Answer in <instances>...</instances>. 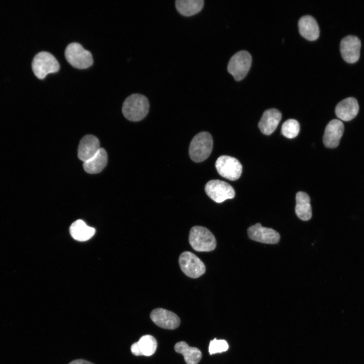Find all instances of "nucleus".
Here are the masks:
<instances>
[{"label": "nucleus", "instance_id": "5", "mask_svg": "<svg viewBox=\"0 0 364 364\" xmlns=\"http://www.w3.org/2000/svg\"><path fill=\"white\" fill-rule=\"evenodd\" d=\"M65 56L72 66L78 69L87 68L93 63L91 53L77 42H72L67 46Z\"/></svg>", "mask_w": 364, "mask_h": 364}, {"label": "nucleus", "instance_id": "1", "mask_svg": "<svg viewBox=\"0 0 364 364\" xmlns=\"http://www.w3.org/2000/svg\"><path fill=\"white\" fill-rule=\"evenodd\" d=\"M150 104L148 99L140 94H133L128 96L122 105L124 116L132 121H139L148 114Z\"/></svg>", "mask_w": 364, "mask_h": 364}, {"label": "nucleus", "instance_id": "11", "mask_svg": "<svg viewBox=\"0 0 364 364\" xmlns=\"http://www.w3.org/2000/svg\"><path fill=\"white\" fill-rule=\"evenodd\" d=\"M361 41L355 35H349L342 39L340 42V52L343 59L347 63L357 62L360 56Z\"/></svg>", "mask_w": 364, "mask_h": 364}, {"label": "nucleus", "instance_id": "16", "mask_svg": "<svg viewBox=\"0 0 364 364\" xmlns=\"http://www.w3.org/2000/svg\"><path fill=\"white\" fill-rule=\"evenodd\" d=\"M358 110L357 100L353 97H349L338 103L335 108V113L341 120L348 121L357 115Z\"/></svg>", "mask_w": 364, "mask_h": 364}, {"label": "nucleus", "instance_id": "22", "mask_svg": "<svg viewBox=\"0 0 364 364\" xmlns=\"http://www.w3.org/2000/svg\"><path fill=\"white\" fill-rule=\"evenodd\" d=\"M203 0H176L175 7L179 13L185 16H191L200 12L203 8Z\"/></svg>", "mask_w": 364, "mask_h": 364}, {"label": "nucleus", "instance_id": "21", "mask_svg": "<svg viewBox=\"0 0 364 364\" xmlns=\"http://www.w3.org/2000/svg\"><path fill=\"white\" fill-rule=\"evenodd\" d=\"M174 349L184 356L187 364H197L202 357V353L198 348L190 347L184 341L176 343Z\"/></svg>", "mask_w": 364, "mask_h": 364}, {"label": "nucleus", "instance_id": "3", "mask_svg": "<svg viewBox=\"0 0 364 364\" xmlns=\"http://www.w3.org/2000/svg\"><path fill=\"white\" fill-rule=\"evenodd\" d=\"M213 148V139L208 132L197 133L192 140L189 147V155L195 162L206 160L210 155Z\"/></svg>", "mask_w": 364, "mask_h": 364}, {"label": "nucleus", "instance_id": "2", "mask_svg": "<svg viewBox=\"0 0 364 364\" xmlns=\"http://www.w3.org/2000/svg\"><path fill=\"white\" fill-rule=\"evenodd\" d=\"M189 241L192 248L198 252H209L215 249L216 239L207 228L196 225L192 227L189 233Z\"/></svg>", "mask_w": 364, "mask_h": 364}, {"label": "nucleus", "instance_id": "8", "mask_svg": "<svg viewBox=\"0 0 364 364\" xmlns=\"http://www.w3.org/2000/svg\"><path fill=\"white\" fill-rule=\"evenodd\" d=\"M205 191L209 198L218 203L233 199L235 196V190L232 186L218 179L209 181L205 185Z\"/></svg>", "mask_w": 364, "mask_h": 364}, {"label": "nucleus", "instance_id": "9", "mask_svg": "<svg viewBox=\"0 0 364 364\" xmlns=\"http://www.w3.org/2000/svg\"><path fill=\"white\" fill-rule=\"evenodd\" d=\"M218 174L231 180H236L241 176L242 166L236 158L226 155L219 157L215 162Z\"/></svg>", "mask_w": 364, "mask_h": 364}, {"label": "nucleus", "instance_id": "15", "mask_svg": "<svg viewBox=\"0 0 364 364\" xmlns=\"http://www.w3.org/2000/svg\"><path fill=\"white\" fill-rule=\"evenodd\" d=\"M282 118V114L277 109L265 110L258 123L261 132L265 135L271 134L276 129Z\"/></svg>", "mask_w": 364, "mask_h": 364}, {"label": "nucleus", "instance_id": "4", "mask_svg": "<svg viewBox=\"0 0 364 364\" xmlns=\"http://www.w3.org/2000/svg\"><path fill=\"white\" fill-rule=\"evenodd\" d=\"M32 68L34 75L43 79L47 74L57 72L60 65L56 58L48 52H40L33 58Z\"/></svg>", "mask_w": 364, "mask_h": 364}, {"label": "nucleus", "instance_id": "10", "mask_svg": "<svg viewBox=\"0 0 364 364\" xmlns=\"http://www.w3.org/2000/svg\"><path fill=\"white\" fill-rule=\"evenodd\" d=\"M247 234L251 240L263 243L275 244L280 239V235L276 231L262 226L259 222L250 226Z\"/></svg>", "mask_w": 364, "mask_h": 364}, {"label": "nucleus", "instance_id": "7", "mask_svg": "<svg viewBox=\"0 0 364 364\" xmlns=\"http://www.w3.org/2000/svg\"><path fill=\"white\" fill-rule=\"evenodd\" d=\"M178 263L182 271L191 278L200 277L206 270L204 263L195 254L190 251H185L180 254Z\"/></svg>", "mask_w": 364, "mask_h": 364}, {"label": "nucleus", "instance_id": "20", "mask_svg": "<svg viewBox=\"0 0 364 364\" xmlns=\"http://www.w3.org/2000/svg\"><path fill=\"white\" fill-rule=\"evenodd\" d=\"M70 233L73 239L79 241H85L91 238L95 233L94 228L89 226L82 220L73 222L70 227Z\"/></svg>", "mask_w": 364, "mask_h": 364}, {"label": "nucleus", "instance_id": "13", "mask_svg": "<svg viewBox=\"0 0 364 364\" xmlns=\"http://www.w3.org/2000/svg\"><path fill=\"white\" fill-rule=\"evenodd\" d=\"M344 130L343 123L340 120H331L325 130L323 136L324 145L329 148L337 147L339 144Z\"/></svg>", "mask_w": 364, "mask_h": 364}, {"label": "nucleus", "instance_id": "23", "mask_svg": "<svg viewBox=\"0 0 364 364\" xmlns=\"http://www.w3.org/2000/svg\"><path fill=\"white\" fill-rule=\"evenodd\" d=\"M137 342L142 355H153L157 347L156 339L150 335L143 336Z\"/></svg>", "mask_w": 364, "mask_h": 364}, {"label": "nucleus", "instance_id": "24", "mask_svg": "<svg viewBox=\"0 0 364 364\" xmlns=\"http://www.w3.org/2000/svg\"><path fill=\"white\" fill-rule=\"evenodd\" d=\"M300 125L298 122L293 119L285 121L282 124L281 133L286 138L293 139L299 133Z\"/></svg>", "mask_w": 364, "mask_h": 364}, {"label": "nucleus", "instance_id": "18", "mask_svg": "<svg viewBox=\"0 0 364 364\" xmlns=\"http://www.w3.org/2000/svg\"><path fill=\"white\" fill-rule=\"evenodd\" d=\"M310 198L307 194L298 192L296 195L295 213L297 217L302 220H309L312 216Z\"/></svg>", "mask_w": 364, "mask_h": 364}, {"label": "nucleus", "instance_id": "26", "mask_svg": "<svg viewBox=\"0 0 364 364\" xmlns=\"http://www.w3.org/2000/svg\"><path fill=\"white\" fill-rule=\"evenodd\" d=\"M131 351L132 354L136 356L142 355L138 346V342L134 343L131 346Z\"/></svg>", "mask_w": 364, "mask_h": 364}, {"label": "nucleus", "instance_id": "19", "mask_svg": "<svg viewBox=\"0 0 364 364\" xmlns=\"http://www.w3.org/2000/svg\"><path fill=\"white\" fill-rule=\"evenodd\" d=\"M107 160L106 151L103 148H100L94 157L83 162V167L87 173L90 174L99 173L106 167Z\"/></svg>", "mask_w": 364, "mask_h": 364}, {"label": "nucleus", "instance_id": "25", "mask_svg": "<svg viewBox=\"0 0 364 364\" xmlns=\"http://www.w3.org/2000/svg\"><path fill=\"white\" fill-rule=\"evenodd\" d=\"M229 345L224 340H217L216 338L210 342L209 346V352L210 354L216 353H221L226 351L228 349Z\"/></svg>", "mask_w": 364, "mask_h": 364}, {"label": "nucleus", "instance_id": "14", "mask_svg": "<svg viewBox=\"0 0 364 364\" xmlns=\"http://www.w3.org/2000/svg\"><path fill=\"white\" fill-rule=\"evenodd\" d=\"M100 148V142L97 138L92 134L86 135L79 142L78 157L85 162L94 157Z\"/></svg>", "mask_w": 364, "mask_h": 364}, {"label": "nucleus", "instance_id": "17", "mask_svg": "<svg viewBox=\"0 0 364 364\" xmlns=\"http://www.w3.org/2000/svg\"><path fill=\"white\" fill-rule=\"evenodd\" d=\"M298 27L300 34L308 40H314L319 36L318 24L311 16L305 15L301 17L298 21Z\"/></svg>", "mask_w": 364, "mask_h": 364}, {"label": "nucleus", "instance_id": "6", "mask_svg": "<svg viewBox=\"0 0 364 364\" xmlns=\"http://www.w3.org/2000/svg\"><path fill=\"white\" fill-rule=\"evenodd\" d=\"M251 55L242 50L235 53L230 59L227 69L236 81L243 79L248 72L251 64Z\"/></svg>", "mask_w": 364, "mask_h": 364}, {"label": "nucleus", "instance_id": "12", "mask_svg": "<svg viewBox=\"0 0 364 364\" xmlns=\"http://www.w3.org/2000/svg\"><path fill=\"white\" fill-rule=\"evenodd\" d=\"M150 317L156 325L163 329L173 330L180 324V319L175 313L162 308L153 310Z\"/></svg>", "mask_w": 364, "mask_h": 364}, {"label": "nucleus", "instance_id": "27", "mask_svg": "<svg viewBox=\"0 0 364 364\" xmlns=\"http://www.w3.org/2000/svg\"><path fill=\"white\" fill-rule=\"evenodd\" d=\"M69 364H94L91 362L84 359H76L70 362Z\"/></svg>", "mask_w": 364, "mask_h": 364}]
</instances>
